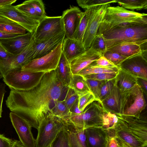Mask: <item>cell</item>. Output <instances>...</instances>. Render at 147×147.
<instances>
[{
  "label": "cell",
  "instance_id": "obj_19",
  "mask_svg": "<svg viewBox=\"0 0 147 147\" xmlns=\"http://www.w3.org/2000/svg\"><path fill=\"white\" fill-rule=\"evenodd\" d=\"M65 37L64 32L38 42H35L33 59L46 55L54 50Z\"/></svg>",
  "mask_w": 147,
  "mask_h": 147
},
{
  "label": "cell",
  "instance_id": "obj_20",
  "mask_svg": "<svg viewBox=\"0 0 147 147\" xmlns=\"http://www.w3.org/2000/svg\"><path fill=\"white\" fill-rule=\"evenodd\" d=\"M102 56L101 54L90 47L70 62L72 75L78 74L79 72Z\"/></svg>",
  "mask_w": 147,
  "mask_h": 147
},
{
  "label": "cell",
  "instance_id": "obj_35",
  "mask_svg": "<svg viewBox=\"0 0 147 147\" xmlns=\"http://www.w3.org/2000/svg\"><path fill=\"white\" fill-rule=\"evenodd\" d=\"M96 100L91 92H88L79 96L78 105L79 110L83 112L88 105Z\"/></svg>",
  "mask_w": 147,
  "mask_h": 147
},
{
  "label": "cell",
  "instance_id": "obj_54",
  "mask_svg": "<svg viewBox=\"0 0 147 147\" xmlns=\"http://www.w3.org/2000/svg\"><path fill=\"white\" fill-rule=\"evenodd\" d=\"M118 143V147H129L117 137Z\"/></svg>",
  "mask_w": 147,
  "mask_h": 147
},
{
  "label": "cell",
  "instance_id": "obj_33",
  "mask_svg": "<svg viewBox=\"0 0 147 147\" xmlns=\"http://www.w3.org/2000/svg\"><path fill=\"white\" fill-rule=\"evenodd\" d=\"M85 79L91 92L94 95L96 98L100 101L101 88L107 80H99L86 78Z\"/></svg>",
  "mask_w": 147,
  "mask_h": 147
},
{
  "label": "cell",
  "instance_id": "obj_10",
  "mask_svg": "<svg viewBox=\"0 0 147 147\" xmlns=\"http://www.w3.org/2000/svg\"><path fill=\"white\" fill-rule=\"evenodd\" d=\"M63 32L61 16H46L40 21L33 36L38 42Z\"/></svg>",
  "mask_w": 147,
  "mask_h": 147
},
{
  "label": "cell",
  "instance_id": "obj_57",
  "mask_svg": "<svg viewBox=\"0 0 147 147\" xmlns=\"http://www.w3.org/2000/svg\"></svg>",
  "mask_w": 147,
  "mask_h": 147
},
{
  "label": "cell",
  "instance_id": "obj_11",
  "mask_svg": "<svg viewBox=\"0 0 147 147\" xmlns=\"http://www.w3.org/2000/svg\"><path fill=\"white\" fill-rule=\"evenodd\" d=\"M109 6L110 4H108L95 7L82 39V42L86 51L90 48L100 24L105 17L107 9Z\"/></svg>",
  "mask_w": 147,
  "mask_h": 147
},
{
  "label": "cell",
  "instance_id": "obj_17",
  "mask_svg": "<svg viewBox=\"0 0 147 147\" xmlns=\"http://www.w3.org/2000/svg\"><path fill=\"white\" fill-rule=\"evenodd\" d=\"M33 34L28 32L12 38L0 39V44L9 53L16 55L22 52L28 45Z\"/></svg>",
  "mask_w": 147,
  "mask_h": 147
},
{
  "label": "cell",
  "instance_id": "obj_32",
  "mask_svg": "<svg viewBox=\"0 0 147 147\" xmlns=\"http://www.w3.org/2000/svg\"><path fill=\"white\" fill-rule=\"evenodd\" d=\"M70 113L63 100H57L55 101L52 111V114L63 119L68 117Z\"/></svg>",
  "mask_w": 147,
  "mask_h": 147
},
{
  "label": "cell",
  "instance_id": "obj_3",
  "mask_svg": "<svg viewBox=\"0 0 147 147\" xmlns=\"http://www.w3.org/2000/svg\"><path fill=\"white\" fill-rule=\"evenodd\" d=\"M109 112L101 102L96 100L79 114L70 113L67 118L63 119L67 124L85 129L92 127H102Z\"/></svg>",
  "mask_w": 147,
  "mask_h": 147
},
{
  "label": "cell",
  "instance_id": "obj_4",
  "mask_svg": "<svg viewBox=\"0 0 147 147\" xmlns=\"http://www.w3.org/2000/svg\"><path fill=\"white\" fill-rule=\"evenodd\" d=\"M97 34H102L107 50L123 42L147 39V25L113 28Z\"/></svg>",
  "mask_w": 147,
  "mask_h": 147
},
{
  "label": "cell",
  "instance_id": "obj_36",
  "mask_svg": "<svg viewBox=\"0 0 147 147\" xmlns=\"http://www.w3.org/2000/svg\"><path fill=\"white\" fill-rule=\"evenodd\" d=\"M15 6L20 11L36 19L41 20L44 18L40 16L32 7L28 4L23 2Z\"/></svg>",
  "mask_w": 147,
  "mask_h": 147
},
{
  "label": "cell",
  "instance_id": "obj_52",
  "mask_svg": "<svg viewBox=\"0 0 147 147\" xmlns=\"http://www.w3.org/2000/svg\"><path fill=\"white\" fill-rule=\"evenodd\" d=\"M19 35L20 34H8L0 31V39L12 38Z\"/></svg>",
  "mask_w": 147,
  "mask_h": 147
},
{
  "label": "cell",
  "instance_id": "obj_14",
  "mask_svg": "<svg viewBox=\"0 0 147 147\" xmlns=\"http://www.w3.org/2000/svg\"><path fill=\"white\" fill-rule=\"evenodd\" d=\"M9 117L20 141L25 147H35V140L31 131L32 127L25 119L11 112Z\"/></svg>",
  "mask_w": 147,
  "mask_h": 147
},
{
  "label": "cell",
  "instance_id": "obj_5",
  "mask_svg": "<svg viewBox=\"0 0 147 147\" xmlns=\"http://www.w3.org/2000/svg\"><path fill=\"white\" fill-rule=\"evenodd\" d=\"M146 105L143 91L136 83L131 89L121 94L119 115L139 117Z\"/></svg>",
  "mask_w": 147,
  "mask_h": 147
},
{
  "label": "cell",
  "instance_id": "obj_27",
  "mask_svg": "<svg viewBox=\"0 0 147 147\" xmlns=\"http://www.w3.org/2000/svg\"><path fill=\"white\" fill-rule=\"evenodd\" d=\"M0 31L8 34H26L27 31L16 22L0 16Z\"/></svg>",
  "mask_w": 147,
  "mask_h": 147
},
{
  "label": "cell",
  "instance_id": "obj_42",
  "mask_svg": "<svg viewBox=\"0 0 147 147\" xmlns=\"http://www.w3.org/2000/svg\"><path fill=\"white\" fill-rule=\"evenodd\" d=\"M115 78L112 80L107 81L102 87L100 90V101L101 102L109 94L115 85Z\"/></svg>",
  "mask_w": 147,
  "mask_h": 147
},
{
  "label": "cell",
  "instance_id": "obj_31",
  "mask_svg": "<svg viewBox=\"0 0 147 147\" xmlns=\"http://www.w3.org/2000/svg\"><path fill=\"white\" fill-rule=\"evenodd\" d=\"M124 8L137 10L147 8V0H116Z\"/></svg>",
  "mask_w": 147,
  "mask_h": 147
},
{
  "label": "cell",
  "instance_id": "obj_7",
  "mask_svg": "<svg viewBox=\"0 0 147 147\" xmlns=\"http://www.w3.org/2000/svg\"><path fill=\"white\" fill-rule=\"evenodd\" d=\"M64 126L61 118L52 113L49 114L42 121L37 129L35 147H50Z\"/></svg>",
  "mask_w": 147,
  "mask_h": 147
},
{
  "label": "cell",
  "instance_id": "obj_53",
  "mask_svg": "<svg viewBox=\"0 0 147 147\" xmlns=\"http://www.w3.org/2000/svg\"><path fill=\"white\" fill-rule=\"evenodd\" d=\"M11 147H25L20 141L17 140H13Z\"/></svg>",
  "mask_w": 147,
  "mask_h": 147
},
{
  "label": "cell",
  "instance_id": "obj_55",
  "mask_svg": "<svg viewBox=\"0 0 147 147\" xmlns=\"http://www.w3.org/2000/svg\"><path fill=\"white\" fill-rule=\"evenodd\" d=\"M3 78V76L0 72V79Z\"/></svg>",
  "mask_w": 147,
  "mask_h": 147
},
{
  "label": "cell",
  "instance_id": "obj_29",
  "mask_svg": "<svg viewBox=\"0 0 147 147\" xmlns=\"http://www.w3.org/2000/svg\"><path fill=\"white\" fill-rule=\"evenodd\" d=\"M120 68L119 67H105L96 65L93 62L82 69L78 74L82 76L104 73L117 74Z\"/></svg>",
  "mask_w": 147,
  "mask_h": 147
},
{
  "label": "cell",
  "instance_id": "obj_1",
  "mask_svg": "<svg viewBox=\"0 0 147 147\" xmlns=\"http://www.w3.org/2000/svg\"><path fill=\"white\" fill-rule=\"evenodd\" d=\"M68 88L53 70L46 72L39 83L31 89H11L6 104L11 112L37 129L42 121L52 113L55 101L64 100Z\"/></svg>",
  "mask_w": 147,
  "mask_h": 147
},
{
  "label": "cell",
  "instance_id": "obj_47",
  "mask_svg": "<svg viewBox=\"0 0 147 147\" xmlns=\"http://www.w3.org/2000/svg\"><path fill=\"white\" fill-rule=\"evenodd\" d=\"M118 143L117 137L115 136H108L105 147H118Z\"/></svg>",
  "mask_w": 147,
  "mask_h": 147
},
{
  "label": "cell",
  "instance_id": "obj_25",
  "mask_svg": "<svg viewBox=\"0 0 147 147\" xmlns=\"http://www.w3.org/2000/svg\"><path fill=\"white\" fill-rule=\"evenodd\" d=\"M121 94L119 89L115 85L111 92L101 101L105 109L116 115H119Z\"/></svg>",
  "mask_w": 147,
  "mask_h": 147
},
{
  "label": "cell",
  "instance_id": "obj_28",
  "mask_svg": "<svg viewBox=\"0 0 147 147\" xmlns=\"http://www.w3.org/2000/svg\"><path fill=\"white\" fill-rule=\"evenodd\" d=\"M68 87L73 89L78 96L91 92L84 78L78 74L72 75Z\"/></svg>",
  "mask_w": 147,
  "mask_h": 147
},
{
  "label": "cell",
  "instance_id": "obj_18",
  "mask_svg": "<svg viewBox=\"0 0 147 147\" xmlns=\"http://www.w3.org/2000/svg\"><path fill=\"white\" fill-rule=\"evenodd\" d=\"M147 39L123 42L108 49L127 58L147 51Z\"/></svg>",
  "mask_w": 147,
  "mask_h": 147
},
{
  "label": "cell",
  "instance_id": "obj_51",
  "mask_svg": "<svg viewBox=\"0 0 147 147\" xmlns=\"http://www.w3.org/2000/svg\"><path fill=\"white\" fill-rule=\"evenodd\" d=\"M17 0H0V8L11 5L15 3Z\"/></svg>",
  "mask_w": 147,
  "mask_h": 147
},
{
  "label": "cell",
  "instance_id": "obj_16",
  "mask_svg": "<svg viewBox=\"0 0 147 147\" xmlns=\"http://www.w3.org/2000/svg\"><path fill=\"white\" fill-rule=\"evenodd\" d=\"M147 17V14L125 9L122 7H108L104 21L111 23L130 21Z\"/></svg>",
  "mask_w": 147,
  "mask_h": 147
},
{
  "label": "cell",
  "instance_id": "obj_21",
  "mask_svg": "<svg viewBox=\"0 0 147 147\" xmlns=\"http://www.w3.org/2000/svg\"><path fill=\"white\" fill-rule=\"evenodd\" d=\"M63 121L64 129L67 134L69 147H88L85 129L67 124Z\"/></svg>",
  "mask_w": 147,
  "mask_h": 147
},
{
  "label": "cell",
  "instance_id": "obj_8",
  "mask_svg": "<svg viewBox=\"0 0 147 147\" xmlns=\"http://www.w3.org/2000/svg\"><path fill=\"white\" fill-rule=\"evenodd\" d=\"M62 43L59 44L49 54L32 60L22 67L21 70L32 72H45L55 70L61 54Z\"/></svg>",
  "mask_w": 147,
  "mask_h": 147
},
{
  "label": "cell",
  "instance_id": "obj_43",
  "mask_svg": "<svg viewBox=\"0 0 147 147\" xmlns=\"http://www.w3.org/2000/svg\"><path fill=\"white\" fill-rule=\"evenodd\" d=\"M117 74L101 73L85 75L83 77L86 79L99 80H109L115 78Z\"/></svg>",
  "mask_w": 147,
  "mask_h": 147
},
{
  "label": "cell",
  "instance_id": "obj_56",
  "mask_svg": "<svg viewBox=\"0 0 147 147\" xmlns=\"http://www.w3.org/2000/svg\"><path fill=\"white\" fill-rule=\"evenodd\" d=\"M144 147H147V145L144 146Z\"/></svg>",
  "mask_w": 147,
  "mask_h": 147
},
{
  "label": "cell",
  "instance_id": "obj_46",
  "mask_svg": "<svg viewBox=\"0 0 147 147\" xmlns=\"http://www.w3.org/2000/svg\"><path fill=\"white\" fill-rule=\"evenodd\" d=\"M5 84L3 83H0V118L1 117L2 112V106L4 94L6 92L5 90Z\"/></svg>",
  "mask_w": 147,
  "mask_h": 147
},
{
  "label": "cell",
  "instance_id": "obj_15",
  "mask_svg": "<svg viewBox=\"0 0 147 147\" xmlns=\"http://www.w3.org/2000/svg\"><path fill=\"white\" fill-rule=\"evenodd\" d=\"M83 13L78 7L71 6L63 11L61 17L65 37L74 38Z\"/></svg>",
  "mask_w": 147,
  "mask_h": 147
},
{
  "label": "cell",
  "instance_id": "obj_30",
  "mask_svg": "<svg viewBox=\"0 0 147 147\" xmlns=\"http://www.w3.org/2000/svg\"><path fill=\"white\" fill-rule=\"evenodd\" d=\"M95 7L86 9L85 11L83 12L78 27L75 34L74 38L82 41L89 19Z\"/></svg>",
  "mask_w": 147,
  "mask_h": 147
},
{
  "label": "cell",
  "instance_id": "obj_50",
  "mask_svg": "<svg viewBox=\"0 0 147 147\" xmlns=\"http://www.w3.org/2000/svg\"><path fill=\"white\" fill-rule=\"evenodd\" d=\"M71 113L79 114L82 112L80 111L78 108V100L72 106L69 110Z\"/></svg>",
  "mask_w": 147,
  "mask_h": 147
},
{
  "label": "cell",
  "instance_id": "obj_23",
  "mask_svg": "<svg viewBox=\"0 0 147 147\" xmlns=\"http://www.w3.org/2000/svg\"><path fill=\"white\" fill-rule=\"evenodd\" d=\"M86 51L83 43L74 38L64 39L62 47V52L70 63L73 59Z\"/></svg>",
  "mask_w": 147,
  "mask_h": 147
},
{
  "label": "cell",
  "instance_id": "obj_12",
  "mask_svg": "<svg viewBox=\"0 0 147 147\" xmlns=\"http://www.w3.org/2000/svg\"><path fill=\"white\" fill-rule=\"evenodd\" d=\"M0 16L16 22L32 34L40 21L22 12L17 9L15 6L12 5L0 8Z\"/></svg>",
  "mask_w": 147,
  "mask_h": 147
},
{
  "label": "cell",
  "instance_id": "obj_38",
  "mask_svg": "<svg viewBox=\"0 0 147 147\" xmlns=\"http://www.w3.org/2000/svg\"><path fill=\"white\" fill-rule=\"evenodd\" d=\"M78 97L79 96L74 90L68 87L63 101L69 110L78 100Z\"/></svg>",
  "mask_w": 147,
  "mask_h": 147
},
{
  "label": "cell",
  "instance_id": "obj_34",
  "mask_svg": "<svg viewBox=\"0 0 147 147\" xmlns=\"http://www.w3.org/2000/svg\"><path fill=\"white\" fill-rule=\"evenodd\" d=\"M76 1L79 6L86 9L98 5L116 3V0H77Z\"/></svg>",
  "mask_w": 147,
  "mask_h": 147
},
{
  "label": "cell",
  "instance_id": "obj_49",
  "mask_svg": "<svg viewBox=\"0 0 147 147\" xmlns=\"http://www.w3.org/2000/svg\"><path fill=\"white\" fill-rule=\"evenodd\" d=\"M13 55L8 53L0 44V59H6Z\"/></svg>",
  "mask_w": 147,
  "mask_h": 147
},
{
  "label": "cell",
  "instance_id": "obj_39",
  "mask_svg": "<svg viewBox=\"0 0 147 147\" xmlns=\"http://www.w3.org/2000/svg\"><path fill=\"white\" fill-rule=\"evenodd\" d=\"M102 56L117 66L127 58L117 53L108 51H106Z\"/></svg>",
  "mask_w": 147,
  "mask_h": 147
},
{
  "label": "cell",
  "instance_id": "obj_6",
  "mask_svg": "<svg viewBox=\"0 0 147 147\" xmlns=\"http://www.w3.org/2000/svg\"><path fill=\"white\" fill-rule=\"evenodd\" d=\"M21 68L13 70L3 76V80L11 89L27 90L36 86L46 72L23 71Z\"/></svg>",
  "mask_w": 147,
  "mask_h": 147
},
{
  "label": "cell",
  "instance_id": "obj_22",
  "mask_svg": "<svg viewBox=\"0 0 147 147\" xmlns=\"http://www.w3.org/2000/svg\"><path fill=\"white\" fill-rule=\"evenodd\" d=\"M88 147H105L108 137L102 127H92L85 129Z\"/></svg>",
  "mask_w": 147,
  "mask_h": 147
},
{
  "label": "cell",
  "instance_id": "obj_41",
  "mask_svg": "<svg viewBox=\"0 0 147 147\" xmlns=\"http://www.w3.org/2000/svg\"><path fill=\"white\" fill-rule=\"evenodd\" d=\"M32 7L41 16L45 17L47 16L44 4L41 0H29L23 2Z\"/></svg>",
  "mask_w": 147,
  "mask_h": 147
},
{
  "label": "cell",
  "instance_id": "obj_45",
  "mask_svg": "<svg viewBox=\"0 0 147 147\" xmlns=\"http://www.w3.org/2000/svg\"><path fill=\"white\" fill-rule=\"evenodd\" d=\"M13 140L0 134V147H11Z\"/></svg>",
  "mask_w": 147,
  "mask_h": 147
},
{
  "label": "cell",
  "instance_id": "obj_24",
  "mask_svg": "<svg viewBox=\"0 0 147 147\" xmlns=\"http://www.w3.org/2000/svg\"><path fill=\"white\" fill-rule=\"evenodd\" d=\"M137 78L120 68L115 78V86L121 94L129 90L137 83Z\"/></svg>",
  "mask_w": 147,
  "mask_h": 147
},
{
  "label": "cell",
  "instance_id": "obj_37",
  "mask_svg": "<svg viewBox=\"0 0 147 147\" xmlns=\"http://www.w3.org/2000/svg\"><path fill=\"white\" fill-rule=\"evenodd\" d=\"M90 47L103 55L107 49L106 45L101 34H96L92 42Z\"/></svg>",
  "mask_w": 147,
  "mask_h": 147
},
{
  "label": "cell",
  "instance_id": "obj_40",
  "mask_svg": "<svg viewBox=\"0 0 147 147\" xmlns=\"http://www.w3.org/2000/svg\"><path fill=\"white\" fill-rule=\"evenodd\" d=\"M51 147H69L67 134L64 128L52 144Z\"/></svg>",
  "mask_w": 147,
  "mask_h": 147
},
{
  "label": "cell",
  "instance_id": "obj_13",
  "mask_svg": "<svg viewBox=\"0 0 147 147\" xmlns=\"http://www.w3.org/2000/svg\"><path fill=\"white\" fill-rule=\"evenodd\" d=\"M118 67L137 78L147 80V58L142 53L127 58Z\"/></svg>",
  "mask_w": 147,
  "mask_h": 147
},
{
  "label": "cell",
  "instance_id": "obj_44",
  "mask_svg": "<svg viewBox=\"0 0 147 147\" xmlns=\"http://www.w3.org/2000/svg\"><path fill=\"white\" fill-rule=\"evenodd\" d=\"M93 62L97 65L107 67H118L114 64L103 56H101Z\"/></svg>",
  "mask_w": 147,
  "mask_h": 147
},
{
  "label": "cell",
  "instance_id": "obj_26",
  "mask_svg": "<svg viewBox=\"0 0 147 147\" xmlns=\"http://www.w3.org/2000/svg\"><path fill=\"white\" fill-rule=\"evenodd\" d=\"M57 77L63 84L68 86L72 76L70 64L62 53L55 70Z\"/></svg>",
  "mask_w": 147,
  "mask_h": 147
},
{
  "label": "cell",
  "instance_id": "obj_9",
  "mask_svg": "<svg viewBox=\"0 0 147 147\" xmlns=\"http://www.w3.org/2000/svg\"><path fill=\"white\" fill-rule=\"evenodd\" d=\"M35 40L32 36L28 45L20 54L0 59V72L3 76L13 70L21 68L33 59Z\"/></svg>",
  "mask_w": 147,
  "mask_h": 147
},
{
  "label": "cell",
  "instance_id": "obj_2",
  "mask_svg": "<svg viewBox=\"0 0 147 147\" xmlns=\"http://www.w3.org/2000/svg\"><path fill=\"white\" fill-rule=\"evenodd\" d=\"M114 128L115 136L129 147H144L147 145L146 117L116 115Z\"/></svg>",
  "mask_w": 147,
  "mask_h": 147
},
{
  "label": "cell",
  "instance_id": "obj_48",
  "mask_svg": "<svg viewBox=\"0 0 147 147\" xmlns=\"http://www.w3.org/2000/svg\"><path fill=\"white\" fill-rule=\"evenodd\" d=\"M137 83L140 87L143 93L147 96V80L140 78H137Z\"/></svg>",
  "mask_w": 147,
  "mask_h": 147
}]
</instances>
